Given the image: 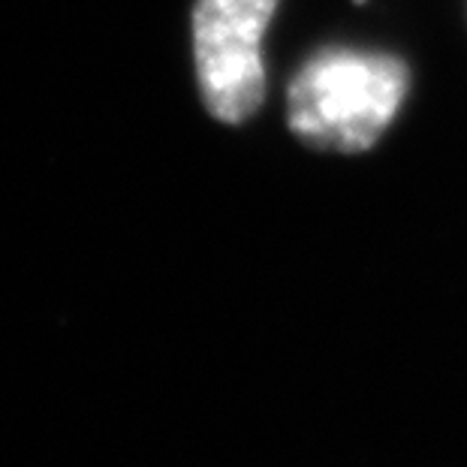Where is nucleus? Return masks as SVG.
Returning a JSON list of instances; mask_svg holds the SVG:
<instances>
[{
  "mask_svg": "<svg viewBox=\"0 0 467 467\" xmlns=\"http://www.w3.org/2000/svg\"><path fill=\"white\" fill-rule=\"evenodd\" d=\"M410 88V69L395 55L323 48L286 88V124L317 151L362 154L380 142Z\"/></svg>",
  "mask_w": 467,
  "mask_h": 467,
  "instance_id": "nucleus-1",
  "label": "nucleus"
},
{
  "mask_svg": "<svg viewBox=\"0 0 467 467\" xmlns=\"http://www.w3.org/2000/svg\"><path fill=\"white\" fill-rule=\"evenodd\" d=\"M277 0H196L193 61L208 115L242 124L265 103L263 36Z\"/></svg>",
  "mask_w": 467,
  "mask_h": 467,
  "instance_id": "nucleus-2",
  "label": "nucleus"
},
{
  "mask_svg": "<svg viewBox=\"0 0 467 467\" xmlns=\"http://www.w3.org/2000/svg\"><path fill=\"white\" fill-rule=\"evenodd\" d=\"M356 4H362V0H356Z\"/></svg>",
  "mask_w": 467,
  "mask_h": 467,
  "instance_id": "nucleus-3",
  "label": "nucleus"
}]
</instances>
